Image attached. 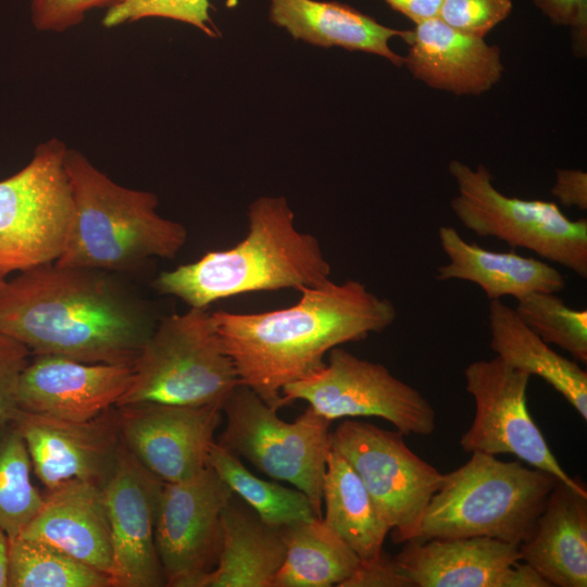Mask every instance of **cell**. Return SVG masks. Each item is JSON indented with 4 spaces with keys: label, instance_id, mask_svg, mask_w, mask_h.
I'll list each match as a JSON object with an SVG mask.
<instances>
[{
    "label": "cell",
    "instance_id": "obj_30",
    "mask_svg": "<svg viewBox=\"0 0 587 587\" xmlns=\"http://www.w3.org/2000/svg\"><path fill=\"white\" fill-rule=\"evenodd\" d=\"M32 471L27 447L14 424L0 426V528L10 539L23 533L45 502L32 482Z\"/></svg>",
    "mask_w": 587,
    "mask_h": 587
},
{
    "label": "cell",
    "instance_id": "obj_39",
    "mask_svg": "<svg viewBox=\"0 0 587 587\" xmlns=\"http://www.w3.org/2000/svg\"><path fill=\"white\" fill-rule=\"evenodd\" d=\"M390 8L402 13L414 24L438 17L442 0H384Z\"/></svg>",
    "mask_w": 587,
    "mask_h": 587
},
{
    "label": "cell",
    "instance_id": "obj_35",
    "mask_svg": "<svg viewBox=\"0 0 587 587\" xmlns=\"http://www.w3.org/2000/svg\"><path fill=\"white\" fill-rule=\"evenodd\" d=\"M117 0H30L32 20L42 32H63L79 24L95 8L112 5Z\"/></svg>",
    "mask_w": 587,
    "mask_h": 587
},
{
    "label": "cell",
    "instance_id": "obj_23",
    "mask_svg": "<svg viewBox=\"0 0 587 587\" xmlns=\"http://www.w3.org/2000/svg\"><path fill=\"white\" fill-rule=\"evenodd\" d=\"M270 18L294 39L310 45L362 51L404 65V58L391 50L389 40L402 30L339 2L319 0H270Z\"/></svg>",
    "mask_w": 587,
    "mask_h": 587
},
{
    "label": "cell",
    "instance_id": "obj_3",
    "mask_svg": "<svg viewBox=\"0 0 587 587\" xmlns=\"http://www.w3.org/2000/svg\"><path fill=\"white\" fill-rule=\"evenodd\" d=\"M248 232L236 246L162 272L154 287L189 308L207 309L221 299L255 292L315 287L330 279L320 241L297 229L282 196H263L248 208Z\"/></svg>",
    "mask_w": 587,
    "mask_h": 587
},
{
    "label": "cell",
    "instance_id": "obj_2",
    "mask_svg": "<svg viewBox=\"0 0 587 587\" xmlns=\"http://www.w3.org/2000/svg\"><path fill=\"white\" fill-rule=\"evenodd\" d=\"M155 324L104 272L50 263L0 290V334L36 354L134 365Z\"/></svg>",
    "mask_w": 587,
    "mask_h": 587
},
{
    "label": "cell",
    "instance_id": "obj_38",
    "mask_svg": "<svg viewBox=\"0 0 587 587\" xmlns=\"http://www.w3.org/2000/svg\"><path fill=\"white\" fill-rule=\"evenodd\" d=\"M551 193L562 205L585 211L587 209V173L577 168H558Z\"/></svg>",
    "mask_w": 587,
    "mask_h": 587
},
{
    "label": "cell",
    "instance_id": "obj_33",
    "mask_svg": "<svg viewBox=\"0 0 587 587\" xmlns=\"http://www.w3.org/2000/svg\"><path fill=\"white\" fill-rule=\"evenodd\" d=\"M511 10V0H442L438 17L457 30L484 38Z\"/></svg>",
    "mask_w": 587,
    "mask_h": 587
},
{
    "label": "cell",
    "instance_id": "obj_27",
    "mask_svg": "<svg viewBox=\"0 0 587 587\" xmlns=\"http://www.w3.org/2000/svg\"><path fill=\"white\" fill-rule=\"evenodd\" d=\"M282 532L285 560L273 587H340L360 563L323 517L284 526Z\"/></svg>",
    "mask_w": 587,
    "mask_h": 587
},
{
    "label": "cell",
    "instance_id": "obj_18",
    "mask_svg": "<svg viewBox=\"0 0 587 587\" xmlns=\"http://www.w3.org/2000/svg\"><path fill=\"white\" fill-rule=\"evenodd\" d=\"M409 46L404 65L412 76L437 90L457 96L489 91L504 66L498 46L457 30L439 17L415 24L400 36Z\"/></svg>",
    "mask_w": 587,
    "mask_h": 587
},
{
    "label": "cell",
    "instance_id": "obj_42",
    "mask_svg": "<svg viewBox=\"0 0 587 587\" xmlns=\"http://www.w3.org/2000/svg\"><path fill=\"white\" fill-rule=\"evenodd\" d=\"M4 284H5V277L0 274V290L3 287Z\"/></svg>",
    "mask_w": 587,
    "mask_h": 587
},
{
    "label": "cell",
    "instance_id": "obj_24",
    "mask_svg": "<svg viewBox=\"0 0 587 587\" xmlns=\"http://www.w3.org/2000/svg\"><path fill=\"white\" fill-rule=\"evenodd\" d=\"M222 548L202 587H273L286 546L282 527L263 522L233 498L222 514Z\"/></svg>",
    "mask_w": 587,
    "mask_h": 587
},
{
    "label": "cell",
    "instance_id": "obj_14",
    "mask_svg": "<svg viewBox=\"0 0 587 587\" xmlns=\"http://www.w3.org/2000/svg\"><path fill=\"white\" fill-rule=\"evenodd\" d=\"M115 409L122 444L162 482L185 480L208 466L221 407L140 402Z\"/></svg>",
    "mask_w": 587,
    "mask_h": 587
},
{
    "label": "cell",
    "instance_id": "obj_13",
    "mask_svg": "<svg viewBox=\"0 0 587 587\" xmlns=\"http://www.w3.org/2000/svg\"><path fill=\"white\" fill-rule=\"evenodd\" d=\"M234 491L211 466L164 483L155 521V547L166 586L202 587L222 548V514Z\"/></svg>",
    "mask_w": 587,
    "mask_h": 587
},
{
    "label": "cell",
    "instance_id": "obj_19",
    "mask_svg": "<svg viewBox=\"0 0 587 587\" xmlns=\"http://www.w3.org/2000/svg\"><path fill=\"white\" fill-rule=\"evenodd\" d=\"M20 536L46 542L113 580L111 534L100 486L73 482L49 491Z\"/></svg>",
    "mask_w": 587,
    "mask_h": 587
},
{
    "label": "cell",
    "instance_id": "obj_15",
    "mask_svg": "<svg viewBox=\"0 0 587 587\" xmlns=\"http://www.w3.org/2000/svg\"><path fill=\"white\" fill-rule=\"evenodd\" d=\"M12 423L49 491L73 482L103 487L122 446L115 407L85 421L20 410Z\"/></svg>",
    "mask_w": 587,
    "mask_h": 587
},
{
    "label": "cell",
    "instance_id": "obj_31",
    "mask_svg": "<svg viewBox=\"0 0 587 587\" xmlns=\"http://www.w3.org/2000/svg\"><path fill=\"white\" fill-rule=\"evenodd\" d=\"M521 321L549 345L587 363V311L572 309L553 292H530L516 300Z\"/></svg>",
    "mask_w": 587,
    "mask_h": 587
},
{
    "label": "cell",
    "instance_id": "obj_12",
    "mask_svg": "<svg viewBox=\"0 0 587 587\" xmlns=\"http://www.w3.org/2000/svg\"><path fill=\"white\" fill-rule=\"evenodd\" d=\"M465 387L475 401L474 420L460 438L466 453L513 454L574 488H586L559 464L526 405L529 375L498 357L464 370Z\"/></svg>",
    "mask_w": 587,
    "mask_h": 587
},
{
    "label": "cell",
    "instance_id": "obj_8",
    "mask_svg": "<svg viewBox=\"0 0 587 587\" xmlns=\"http://www.w3.org/2000/svg\"><path fill=\"white\" fill-rule=\"evenodd\" d=\"M458 193L450 207L464 227L524 248L587 278V220H571L552 201L508 197L492 184L489 170L451 160Z\"/></svg>",
    "mask_w": 587,
    "mask_h": 587
},
{
    "label": "cell",
    "instance_id": "obj_37",
    "mask_svg": "<svg viewBox=\"0 0 587 587\" xmlns=\"http://www.w3.org/2000/svg\"><path fill=\"white\" fill-rule=\"evenodd\" d=\"M340 587H413L394 558L385 552L372 561H360L354 573Z\"/></svg>",
    "mask_w": 587,
    "mask_h": 587
},
{
    "label": "cell",
    "instance_id": "obj_41",
    "mask_svg": "<svg viewBox=\"0 0 587 587\" xmlns=\"http://www.w3.org/2000/svg\"><path fill=\"white\" fill-rule=\"evenodd\" d=\"M10 538L0 528V587H9Z\"/></svg>",
    "mask_w": 587,
    "mask_h": 587
},
{
    "label": "cell",
    "instance_id": "obj_1",
    "mask_svg": "<svg viewBox=\"0 0 587 587\" xmlns=\"http://www.w3.org/2000/svg\"><path fill=\"white\" fill-rule=\"evenodd\" d=\"M299 291L288 308L212 313L239 385L276 410L284 407L282 389L321 369L333 348L380 333L397 317L390 300L354 279H329Z\"/></svg>",
    "mask_w": 587,
    "mask_h": 587
},
{
    "label": "cell",
    "instance_id": "obj_16",
    "mask_svg": "<svg viewBox=\"0 0 587 587\" xmlns=\"http://www.w3.org/2000/svg\"><path fill=\"white\" fill-rule=\"evenodd\" d=\"M163 485L122 444L102 487L113 550L114 587L165 586L154 538Z\"/></svg>",
    "mask_w": 587,
    "mask_h": 587
},
{
    "label": "cell",
    "instance_id": "obj_17",
    "mask_svg": "<svg viewBox=\"0 0 587 587\" xmlns=\"http://www.w3.org/2000/svg\"><path fill=\"white\" fill-rule=\"evenodd\" d=\"M132 377L133 365L37 354L21 374L17 403L26 412L85 421L116 407Z\"/></svg>",
    "mask_w": 587,
    "mask_h": 587
},
{
    "label": "cell",
    "instance_id": "obj_32",
    "mask_svg": "<svg viewBox=\"0 0 587 587\" xmlns=\"http://www.w3.org/2000/svg\"><path fill=\"white\" fill-rule=\"evenodd\" d=\"M209 0H117L102 18L107 28L146 17H165L190 24L210 37H217L209 13Z\"/></svg>",
    "mask_w": 587,
    "mask_h": 587
},
{
    "label": "cell",
    "instance_id": "obj_26",
    "mask_svg": "<svg viewBox=\"0 0 587 587\" xmlns=\"http://www.w3.org/2000/svg\"><path fill=\"white\" fill-rule=\"evenodd\" d=\"M326 524L355 552L372 561L384 552L390 527L379 514L357 472L336 450H329L323 482Z\"/></svg>",
    "mask_w": 587,
    "mask_h": 587
},
{
    "label": "cell",
    "instance_id": "obj_7",
    "mask_svg": "<svg viewBox=\"0 0 587 587\" xmlns=\"http://www.w3.org/2000/svg\"><path fill=\"white\" fill-rule=\"evenodd\" d=\"M67 147L40 143L26 166L0 180V274L55 262L66 248L74 198L65 167Z\"/></svg>",
    "mask_w": 587,
    "mask_h": 587
},
{
    "label": "cell",
    "instance_id": "obj_22",
    "mask_svg": "<svg viewBox=\"0 0 587 587\" xmlns=\"http://www.w3.org/2000/svg\"><path fill=\"white\" fill-rule=\"evenodd\" d=\"M438 238L449 261L437 267V280L471 282L489 300L507 296L517 300L536 291L558 294L566 287L564 275L544 260L470 243L452 226H440Z\"/></svg>",
    "mask_w": 587,
    "mask_h": 587
},
{
    "label": "cell",
    "instance_id": "obj_4",
    "mask_svg": "<svg viewBox=\"0 0 587 587\" xmlns=\"http://www.w3.org/2000/svg\"><path fill=\"white\" fill-rule=\"evenodd\" d=\"M65 167L74 216L66 248L55 264L126 271L150 258H174L186 243V228L158 213L154 193L118 185L72 149Z\"/></svg>",
    "mask_w": 587,
    "mask_h": 587
},
{
    "label": "cell",
    "instance_id": "obj_28",
    "mask_svg": "<svg viewBox=\"0 0 587 587\" xmlns=\"http://www.w3.org/2000/svg\"><path fill=\"white\" fill-rule=\"evenodd\" d=\"M208 465L268 525L284 527L317 517L301 490L253 475L237 455L215 441L209 451Z\"/></svg>",
    "mask_w": 587,
    "mask_h": 587
},
{
    "label": "cell",
    "instance_id": "obj_9",
    "mask_svg": "<svg viewBox=\"0 0 587 587\" xmlns=\"http://www.w3.org/2000/svg\"><path fill=\"white\" fill-rule=\"evenodd\" d=\"M222 411L226 427L217 444L271 478L301 490L322 519L332 421L309 407L294 422H285L276 409L243 385L235 388Z\"/></svg>",
    "mask_w": 587,
    "mask_h": 587
},
{
    "label": "cell",
    "instance_id": "obj_6",
    "mask_svg": "<svg viewBox=\"0 0 587 587\" xmlns=\"http://www.w3.org/2000/svg\"><path fill=\"white\" fill-rule=\"evenodd\" d=\"M238 385L212 313L189 308L154 326L117 405L158 402L222 408Z\"/></svg>",
    "mask_w": 587,
    "mask_h": 587
},
{
    "label": "cell",
    "instance_id": "obj_34",
    "mask_svg": "<svg viewBox=\"0 0 587 587\" xmlns=\"http://www.w3.org/2000/svg\"><path fill=\"white\" fill-rule=\"evenodd\" d=\"M29 353L25 345L0 334V426L11 423L20 411L18 382Z\"/></svg>",
    "mask_w": 587,
    "mask_h": 587
},
{
    "label": "cell",
    "instance_id": "obj_40",
    "mask_svg": "<svg viewBox=\"0 0 587 587\" xmlns=\"http://www.w3.org/2000/svg\"><path fill=\"white\" fill-rule=\"evenodd\" d=\"M501 587H551V585L532 565L516 561L507 569Z\"/></svg>",
    "mask_w": 587,
    "mask_h": 587
},
{
    "label": "cell",
    "instance_id": "obj_36",
    "mask_svg": "<svg viewBox=\"0 0 587 587\" xmlns=\"http://www.w3.org/2000/svg\"><path fill=\"white\" fill-rule=\"evenodd\" d=\"M535 5L557 25L572 32V50L576 58L587 55V0H533Z\"/></svg>",
    "mask_w": 587,
    "mask_h": 587
},
{
    "label": "cell",
    "instance_id": "obj_5",
    "mask_svg": "<svg viewBox=\"0 0 587 587\" xmlns=\"http://www.w3.org/2000/svg\"><path fill=\"white\" fill-rule=\"evenodd\" d=\"M559 479L552 474L471 453L459 469L444 474L421 525L420 540L490 537L525 541Z\"/></svg>",
    "mask_w": 587,
    "mask_h": 587
},
{
    "label": "cell",
    "instance_id": "obj_20",
    "mask_svg": "<svg viewBox=\"0 0 587 587\" xmlns=\"http://www.w3.org/2000/svg\"><path fill=\"white\" fill-rule=\"evenodd\" d=\"M413 587H501L519 546L490 537L412 539L394 558Z\"/></svg>",
    "mask_w": 587,
    "mask_h": 587
},
{
    "label": "cell",
    "instance_id": "obj_29",
    "mask_svg": "<svg viewBox=\"0 0 587 587\" xmlns=\"http://www.w3.org/2000/svg\"><path fill=\"white\" fill-rule=\"evenodd\" d=\"M9 587H114L112 578L40 540L10 539Z\"/></svg>",
    "mask_w": 587,
    "mask_h": 587
},
{
    "label": "cell",
    "instance_id": "obj_21",
    "mask_svg": "<svg viewBox=\"0 0 587 587\" xmlns=\"http://www.w3.org/2000/svg\"><path fill=\"white\" fill-rule=\"evenodd\" d=\"M519 554L551 587H586L587 489L559 480Z\"/></svg>",
    "mask_w": 587,
    "mask_h": 587
},
{
    "label": "cell",
    "instance_id": "obj_25",
    "mask_svg": "<svg viewBox=\"0 0 587 587\" xmlns=\"http://www.w3.org/2000/svg\"><path fill=\"white\" fill-rule=\"evenodd\" d=\"M490 348L502 362L542 378L587 420V373L575 361L550 348L500 299L488 309Z\"/></svg>",
    "mask_w": 587,
    "mask_h": 587
},
{
    "label": "cell",
    "instance_id": "obj_11",
    "mask_svg": "<svg viewBox=\"0 0 587 587\" xmlns=\"http://www.w3.org/2000/svg\"><path fill=\"white\" fill-rule=\"evenodd\" d=\"M330 448L360 476L395 542L419 539L426 508L444 475L415 454L403 434L346 420L330 433Z\"/></svg>",
    "mask_w": 587,
    "mask_h": 587
},
{
    "label": "cell",
    "instance_id": "obj_10",
    "mask_svg": "<svg viewBox=\"0 0 587 587\" xmlns=\"http://www.w3.org/2000/svg\"><path fill=\"white\" fill-rule=\"evenodd\" d=\"M283 405L296 400L309 403L329 421L375 416L403 435H430L436 412L414 387L397 378L383 364L360 359L344 348L328 352V361L312 374L282 389Z\"/></svg>",
    "mask_w": 587,
    "mask_h": 587
}]
</instances>
